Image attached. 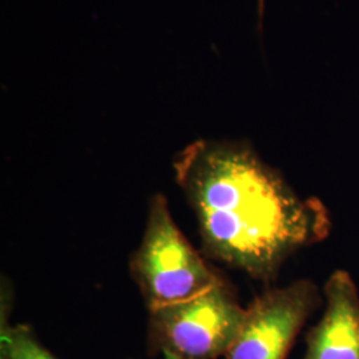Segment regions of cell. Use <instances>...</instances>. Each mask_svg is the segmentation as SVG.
<instances>
[{
  "label": "cell",
  "instance_id": "cell-6",
  "mask_svg": "<svg viewBox=\"0 0 359 359\" xmlns=\"http://www.w3.org/2000/svg\"><path fill=\"white\" fill-rule=\"evenodd\" d=\"M0 311V359H59L39 341L28 325H10L8 292L3 287Z\"/></svg>",
  "mask_w": 359,
  "mask_h": 359
},
{
  "label": "cell",
  "instance_id": "cell-5",
  "mask_svg": "<svg viewBox=\"0 0 359 359\" xmlns=\"http://www.w3.org/2000/svg\"><path fill=\"white\" fill-rule=\"evenodd\" d=\"M325 310L306 334L304 359H359V290L351 274L334 270L322 289Z\"/></svg>",
  "mask_w": 359,
  "mask_h": 359
},
{
  "label": "cell",
  "instance_id": "cell-2",
  "mask_svg": "<svg viewBox=\"0 0 359 359\" xmlns=\"http://www.w3.org/2000/svg\"><path fill=\"white\" fill-rule=\"evenodd\" d=\"M129 270L148 310L191 299L225 280L180 231L167 197L160 193L151 197L142 243L130 256Z\"/></svg>",
  "mask_w": 359,
  "mask_h": 359
},
{
  "label": "cell",
  "instance_id": "cell-8",
  "mask_svg": "<svg viewBox=\"0 0 359 359\" xmlns=\"http://www.w3.org/2000/svg\"><path fill=\"white\" fill-rule=\"evenodd\" d=\"M164 359H175V358H172V357H164Z\"/></svg>",
  "mask_w": 359,
  "mask_h": 359
},
{
  "label": "cell",
  "instance_id": "cell-3",
  "mask_svg": "<svg viewBox=\"0 0 359 359\" xmlns=\"http://www.w3.org/2000/svg\"><path fill=\"white\" fill-rule=\"evenodd\" d=\"M245 314L246 308L225 278L191 299L148 310L147 353L175 359L225 357L241 330Z\"/></svg>",
  "mask_w": 359,
  "mask_h": 359
},
{
  "label": "cell",
  "instance_id": "cell-7",
  "mask_svg": "<svg viewBox=\"0 0 359 359\" xmlns=\"http://www.w3.org/2000/svg\"><path fill=\"white\" fill-rule=\"evenodd\" d=\"M264 8H265V0H258V25L259 29H262V19H264Z\"/></svg>",
  "mask_w": 359,
  "mask_h": 359
},
{
  "label": "cell",
  "instance_id": "cell-4",
  "mask_svg": "<svg viewBox=\"0 0 359 359\" xmlns=\"http://www.w3.org/2000/svg\"><path fill=\"white\" fill-rule=\"evenodd\" d=\"M323 304L320 286L301 278L271 287L246 308L244 323L224 359H286L298 334Z\"/></svg>",
  "mask_w": 359,
  "mask_h": 359
},
{
  "label": "cell",
  "instance_id": "cell-1",
  "mask_svg": "<svg viewBox=\"0 0 359 359\" xmlns=\"http://www.w3.org/2000/svg\"><path fill=\"white\" fill-rule=\"evenodd\" d=\"M173 170L203 253L265 285L333 229L326 204L295 192L249 142L198 139L177 154Z\"/></svg>",
  "mask_w": 359,
  "mask_h": 359
}]
</instances>
